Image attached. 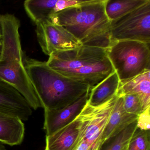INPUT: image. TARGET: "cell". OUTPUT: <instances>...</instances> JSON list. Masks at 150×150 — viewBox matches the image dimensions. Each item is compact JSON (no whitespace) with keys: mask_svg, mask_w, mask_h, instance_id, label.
<instances>
[{"mask_svg":"<svg viewBox=\"0 0 150 150\" xmlns=\"http://www.w3.org/2000/svg\"><path fill=\"white\" fill-rule=\"evenodd\" d=\"M105 0L84 1L52 15L50 20L64 28L82 45L106 49L111 45Z\"/></svg>","mask_w":150,"mask_h":150,"instance_id":"6da1fadb","label":"cell"},{"mask_svg":"<svg viewBox=\"0 0 150 150\" xmlns=\"http://www.w3.org/2000/svg\"><path fill=\"white\" fill-rule=\"evenodd\" d=\"M20 21L13 15H0L1 46L0 80L16 89L36 110L42 108L25 68L19 28Z\"/></svg>","mask_w":150,"mask_h":150,"instance_id":"7a4b0ae2","label":"cell"},{"mask_svg":"<svg viewBox=\"0 0 150 150\" xmlns=\"http://www.w3.org/2000/svg\"><path fill=\"white\" fill-rule=\"evenodd\" d=\"M25 68L44 110H55L74 103L92 87L67 78L50 68L46 62L25 59Z\"/></svg>","mask_w":150,"mask_h":150,"instance_id":"3957f363","label":"cell"},{"mask_svg":"<svg viewBox=\"0 0 150 150\" xmlns=\"http://www.w3.org/2000/svg\"><path fill=\"white\" fill-rule=\"evenodd\" d=\"M106 51L120 83L150 70L149 44L132 40L114 41Z\"/></svg>","mask_w":150,"mask_h":150,"instance_id":"277c9868","label":"cell"},{"mask_svg":"<svg viewBox=\"0 0 150 150\" xmlns=\"http://www.w3.org/2000/svg\"><path fill=\"white\" fill-rule=\"evenodd\" d=\"M117 97L115 96L99 106H92L87 103L77 117L79 121V132L74 150H100L103 132Z\"/></svg>","mask_w":150,"mask_h":150,"instance_id":"5b68a950","label":"cell"},{"mask_svg":"<svg viewBox=\"0 0 150 150\" xmlns=\"http://www.w3.org/2000/svg\"><path fill=\"white\" fill-rule=\"evenodd\" d=\"M111 41L132 40L150 43V0L116 20L110 21Z\"/></svg>","mask_w":150,"mask_h":150,"instance_id":"8992f818","label":"cell"},{"mask_svg":"<svg viewBox=\"0 0 150 150\" xmlns=\"http://www.w3.org/2000/svg\"><path fill=\"white\" fill-rule=\"evenodd\" d=\"M106 50L82 45L74 50L52 53L46 64L50 68L63 74L102 60L107 57Z\"/></svg>","mask_w":150,"mask_h":150,"instance_id":"52a82bcc","label":"cell"},{"mask_svg":"<svg viewBox=\"0 0 150 150\" xmlns=\"http://www.w3.org/2000/svg\"><path fill=\"white\" fill-rule=\"evenodd\" d=\"M36 33L42 51L49 56L57 52L70 50L82 45L64 28L50 20L37 24Z\"/></svg>","mask_w":150,"mask_h":150,"instance_id":"ba28073f","label":"cell"},{"mask_svg":"<svg viewBox=\"0 0 150 150\" xmlns=\"http://www.w3.org/2000/svg\"><path fill=\"white\" fill-rule=\"evenodd\" d=\"M90 91L67 107L55 110H45L44 129L46 136L52 135L76 119L86 104Z\"/></svg>","mask_w":150,"mask_h":150,"instance_id":"9c48e42d","label":"cell"},{"mask_svg":"<svg viewBox=\"0 0 150 150\" xmlns=\"http://www.w3.org/2000/svg\"><path fill=\"white\" fill-rule=\"evenodd\" d=\"M32 109L24 97L8 83L0 80V112L28 120Z\"/></svg>","mask_w":150,"mask_h":150,"instance_id":"30bf717a","label":"cell"},{"mask_svg":"<svg viewBox=\"0 0 150 150\" xmlns=\"http://www.w3.org/2000/svg\"><path fill=\"white\" fill-rule=\"evenodd\" d=\"M115 71L108 57L102 60L62 75L93 88Z\"/></svg>","mask_w":150,"mask_h":150,"instance_id":"8fae6325","label":"cell"},{"mask_svg":"<svg viewBox=\"0 0 150 150\" xmlns=\"http://www.w3.org/2000/svg\"><path fill=\"white\" fill-rule=\"evenodd\" d=\"M138 116L126 112L122 96H117L103 132L102 144L110 138L119 134L137 121Z\"/></svg>","mask_w":150,"mask_h":150,"instance_id":"7c38bea8","label":"cell"},{"mask_svg":"<svg viewBox=\"0 0 150 150\" xmlns=\"http://www.w3.org/2000/svg\"><path fill=\"white\" fill-rule=\"evenodd\" d=\"M79 132L78 117L52 135L46 136L45 150H74Z\"/></svg>","mask_w":150,"mask_h":150,"instance_id":"4fadbf2b","label":"cell"},{"mask_svg":"<svg viewBox=\"0 0 150 150\" xmlns=\"http://www.w3.org/2000/svg\"><path fill=\"white\" fill-rule=\"evenodd\" d=\"M134 94L140 99L143 109L150 107V70L122 83H120L116 95Z\"/></svg>","mask_w":150,"mask_h":150,"instance_id":"5bb4252c","label":"cell"},{"mask_svg":"<svg viewBox=\"0 0 150 150\" xmlns=\"http://www.w3.org/2000/svg\"><path fill=\"white\" fill-rule=\"evenodd\" d=\"M25 127L18 117L0 112V142L10 146L22 143Z\"/></svg>","mask_w":150,"mask_h":150,"instance_id":"9a60e30c","label":"cell"},{"mask_svg":"<svg viewBox=\"0 0 150 150\" xmlns=\"http://www.w3.org/2000/svg\"><path fill=\"white\" fill-rule=\"evenodd\" d=\"M120 80L115 71L91 88L88 103L92 106L101 105L116 95Z\"/></svg>","mask_w":150,"mask_h":150,"instance_id":"2e32d148","label":"cell"},{"mask_svg":"<svg viewBox=\"0 0 150 150\" xmlns=\"http://www.w3.org/2000/svg\"><path fill=\"white\" fill-rule=\"evenodd\" d=\"M57 0H27L24 7L28 16L36 25L47 20L55 13Z\"/></svg>","mask_w":150,"mask_h":150,"instance_id":"e0dca14e","label":"cell"},{"mask_svg":"<svg viewBox=\"0 0 150 150\" xmlns=\"http://www.w3.org/2000/svg\"><path fill=\"white\" fill-rule=\"evenodd\" d=\"M147 1L105 0V13L110 21L116 20L141 6Z\"/></svg>","mask_w":150,"mask_h":150,"instance_id":"ac0fdd59","label":"cell"},{"mask_svg":"<svg viewBox=\"0 0 150 150\" xmlns=\"http://www.w3.org/2000/svg\"><path fill=\"white\" fill-rule=\"evenodd\" d=\"M137 129V120L122 131L103 143L99 150H128L133 134Z\"/></svg>","mask_w":150,"mask_h":150,"instance_id":"d6986e66","label":"cell"},{"mask_svg":"<svg viewBox=\"0 0 150 150\" xmlns=\"http://www.w3.org/2000/svg\"><path fill=\"white\" fill-rule=\"evenodd\" d=\"M128 150H150V131L137 128L132 136Z\"/></svg>","mask_w":150,"mask_h":150,"instance_id":"ffe728a7","label":"cell"},{"mask_svg":"<svg viewBox=\"0 0 150 150\" xmlns=\"http://www.w3.org/2000/svg\"><path fill=\"white\" fill-rule=\"evenodd\" d=\"M121 96L122 97L124 108L126 112L138 116L144 110L140 99L137 95L130 94Z\"/></svg>","mask_w":150,"mask_h":150,"instance_id":"44dd1931","label":"cell"},{"mask_svg":"<svg viewBox=\"0 0 150 150\" xmlns=\"http://www.w3.org/2000/svg\"><path fill=\"white\" fill-rule=\"evenodd\" d=\"M150 107L143 110L137 119V128L144 131H150Z\"/></svg>","mask_w":150,"mask_h":150,"instance_id":"7402d4cb","label":"cell"},{"mask_svg":"<svg viewBox=\"0 0 150 150\" xmlns=\"http://www.w3.org/2000/svg\"><path fill=\"white\" fill-rule=\"evenodd\" d=\"M84 1L81 0H57L55 6V13L66 8L79 5Z\"/></svg>","mask_w":150,"mask_h":150,"instance_id":"603a6c76","label":"cell"},{"mask_svg":"<svg viewBox=\"0 0 150 150\" xmlns=\"http://www.w3.org/2000/svg\"><path fill=\"white\" fill-rule=\"evenodd\" d=\"M0 150H7L3 144L0 142Z\"/></svg>","mask_w":150,"mask_h":150,"instance_id":"cb8c5ba5","label":"cell"},{"mask_svg":"<svg viewBox=\"0 0 150 150\" xmlns=\"http://www.w3.org/2000/svg\"><path fill=\"white\" fill-rule=\"evenodd\" d=\"M1 41L0 40V52H1Z\"/></svg>","mask_w":150,"mask_h":150,"instance_id":"d4e9b609","label":"cell"},{"mask_svg":"<svg viewBox=\"0 0 150 150\" xmlns=\"http://www.w3.org/2000/svg\"><path fill=\"white\" fill-rule=\"evenodd\" d=\"M1 30H0V40H1Z\"/></svg>","mask_w":150,"mask_h":150,"instance_id":"484cf974","label":"cell"}]
</instances>
